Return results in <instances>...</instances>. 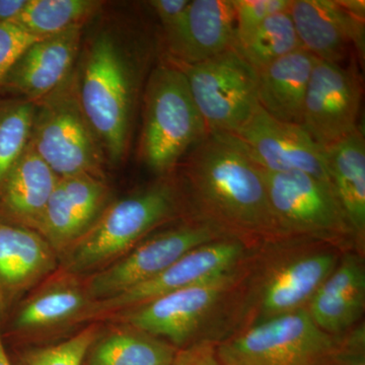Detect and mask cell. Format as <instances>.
Returning <instances> with one entry per match:
<instances>
[{
	"label": "cell",
	"instance_id": "obj_10",
	"mask_svg": "<svg viewBox=\"0 0 365 365\" xmlns=\"http://www.w3.org/2000/svg\"><path fill=\"white\" fill-rule=\"evenodd\" d=\"M362 86L352 67L319 60L307 86L300 126L318 144L328 148L359 128Z\"/></svg>",
	"mask_w": 365,
	"mask_h": 365
},
{
	"label": "cell",
	"instance_id": "obj_13",
	"mask_svg": "<svg viewBox=\"0 0 365 365\" xmlns=\"http://www.w3.org/2000/svg\"><path fill=\"white\" fill-rule=\"evenodd\" d=\"M232 281V271L223 273L126 312L121 321L153 337L165 338L174 345L185 344Z\"/></svg>",
	"mask_w": 365,
	"mask_h": 365
},
{
	"label": "cell",
	"instance_id": "obj_33",
	"mask_svg": "<svg viewBox=\"0 0 365 365\" xmlns=\"http://www.w3.org/2000/svg\"><path fill=\"white\" fill-rule=\"evenodd\" d=\"M173 365H225L212 346L200 343L178 351Z\"/></svg>",
	"mask_w": 365,
	"mask_h": 365
},
{
	"label": "cell",
	"instance_id": "obj_12",
	"mask_svg": "<svg viewBox=\"0 0 365 365\" xmlns=\"http://www.w3.org/2000/svg\"><path fill=\"white\" fill-rule=\"evenodd\" d=\"M262 172L278 227L321 234L350 227L330 185L302 172Z\"/></svg>",
	"mask_w": 365,
	"mask_h": 365
},
{
	"label": "cell",
	"instance_id": "obj_8",
	"mask_svg": "<svg viewBox=\"0 0 365 365\" xmlns=\"http://www.w3.org/2000/svg\"><path fill=\"white\" fill-rule=\"evenodd\" d=\"M242 253L240 242H209L184 255L155 277L108 299L91 302L76 321L116 317L163 295L230 272Z\"/></svg>",
	"mask_w": 365,
	"mask_h": 365
},
{
	"label": "cell",
	"instance_id": "obj_28",
	"mask_svg": "<svg viewBox=\"0 0 365 365\" xmlns=\"http://www.w3.org/2000/svg\"><path fill=\"white\" fill-rule=\"evenodd\" d=\"M34 115L35 103L31 101L0 100V185L28 145Z\"/></svg>",
	"mask_w": 365,
	"mask_h": 365
},
{
	"label": "cell",
	"instance_id": "obj_34",
	"mask_svg": "<svg viewBox=\"0 0 365 365\" xmlns=\"http://www.w3.org/2000/svg\"><path fill=\"white\" fill-rule=\"evenodd\" d=\"M190 0H153L150 6L153 7L162 24L163 32L170 30L179 23L184 16Z\"/></svg>",
	"mask_w": 365,
	"mask_h": 365
},
{
	"label": "cell",
	"instance_id": "obj_32",
	"mask_svg": "<svg viewBox=\"0 0 365 365\" xmlns=\"http://www.w3.org/2000/svg\"><path fill=\"white\" fill-rule=\"evenodd\" d=\"M364 342V330L359 329L336 347L331 365H365Z\"/></svg>",
	"mask_w": 365,
	"mask_h": 365
},
{
	"label": "cell",
	"instance_id": "obj_27",
	"mask_svg": "<svg viewBox=\"0 0 365 365\" xmlns=\"http://www.w3.org/2000/svg\"><path fill=\"white\" fill-rule=\"evenodd\" d=\"M237 48L257 71L281 57L302 49L289 9L269 16L251 39Z\"/></svg>",
	"mask_w": 365,
	"mask_h": 365
},
{
	"label": "cell",
	"instance_id": "obj_22",
	"mask_svg": "<svg viewBox=\"0 0 365 365\" xmlns=\"http://www.w3.org/2000/svg\"><path fill=\"white\" fill-rule=\"evenodd\" d=\"M327 174L350 227L365 228V139L359 128L323 148Z\"/></svg>",
	"mask_w": 365,
	"mask_h": 365
},
{
	"label": "cell",
	"instance_id": "obj_11",
	"mask_svg": "<svg viewBox=\"0 0 365 365\" xmlns=\"http://www.w3.org/2000/svg\"><path fill=\"white\" fill-rule=\"evenodd\" d=\"M232 135L261 169L306 173L331 186L323 150L300 125L278 121L259 106Z\"/></svg>",
	"mask_w": 365,
	"mask_h": 365
},
{
	"label": "cell",
	"instance_id": "obj_25",
	"mask_svg": "<svg viewBox=\"0 0 365 365\" xmlns=\"http://www.w3.org/2000/svg\"><path fill=\"white\" fill-rule=\"evenodd\" d=\"M90 302L85 288L58 283L28 300L14 319V326L18 330L33 331L76 321Z\"/></svg>",
	"mask_w": 365,
	"mask_h": 365
},
{
	"label": "cell",
	"instance_id": "obj_36",
	"mask_svg": "<svg viewBox=\"0 0 365 365\" xmlns=\"http://www.w3.org/2000/svg\"><path fill=\"white\" fill-rule=\"evenodd\" d=\"M339 2L348 13L353 14L356 18L364 20L365 2L364 0H339Z\"/></svg>",
	"mask_w": 365,
	"mask_h": 365
},
{
	"label": "cell",
	"instance_id": "obj_35",
	"mask_svg": "<svg viewBox=\"0 0 365 365\" xmlns=\"http://www.w3.org/2000/svg\"><path fill=\"white\" fill-rule=\"evenodd\" d=\"M28 0H0V23L14 21Z\"/></svg>",
	"mask_w": 365,
	"mask_h": 365
},
{
	"label": "cell",
	"instance_id": "obj_4",
	"mask_svg": "<svg viewBox=\"0 0 365 365\" xmlns=\"http://www.w3.org/2000/svg\"><path fill=\"white\" fill-rule=\"evenodd\" d=\"M208 131L181 69L168 60L151 71L144 91L140 158L169 174Z\"/></svg>",
	"mask_w": 365,
	"mask_h": 365
},
{
	"label": "cell",
	"instance_id": "obj_1",
	"mask_svg": "<svg viewBox=\"0 0 365 365\" xmlns=\"http://www.w3.org/2000/svg\"><path fill=\"white\" fill-rule=\"evenodd\" d=\"M184 158L185 181L209 220L240 230L278 227L263 172L232 134L208 133Z\"/></svg>",
	"mask_w": 365,
	"mask_h": 365
},
{
	"label": "cell",
	"instance_id": "obj_5",
	"mask_svg": "<svg viewBox=\"0 0 365 365\" xmlns=\"http://www.w3.org/2000/svg\"><path fill=\"white\" fill-rule=\"evenodd\" d=\"M29 145L58 178L91 175L105 180L107 160L79 105L74 73L35 103Z\"/></svg>",
	"mask_w": 365,
	"mask_h": 365
},
{
	"label": "cell",
	"instance_id": "obj_19",
	"mask_svg": "<svg viewBox=\"0 0 365 365\" xmlns=\"http://www.w3.org/2000/svg\"><path fill=\"white\" fill-rule=\"evenodd\" d=\"M58 180L28 143L0 185V220L38 232Z\"/></svg>",
	"mask_w": 365,
	"mask_h": 365
},
{
	"label": "cell",
	"instance_id": "obj_2",
	"mask_svg": "<svg viewBox=\"0 0 365 365\" xmlns=\"http://www.w3.org/2000/svg\"><path fill=\"white\" fill-rule=\"evenodd\" d=\"M116 36L97 34L76 76L79 105L110 163L128 150L139 68L135 56Z\"/></svg>",
	"mask_w": 365,
	"mask_h": 365
},
{
	"label": "cell",
	"instance_id": "obj_24",
	"mask_svg": "<svg viewBox=\"0 0 365 365\" xmlns=\"http://www.w3.org/2000/svg\"><path fill=\"white\" fill-rule=\"evenodd\" d=\"M178 350L136 329H120L91 350L88 365H173Z\"/></svg>",
	"mask_w": 365,
	"mask_h": 365
},
{
	"label": "cell",
	"instance_id": "obj_9",
	"mask_svg": "<svg viewBox=\"0 0 365 365\" xmlns=\"http://www.w3.org/2000/svg\"><path fill=\"white\" fill-rule=\"evenodd\" d=\"M210 225H191L163 232L91 276L85 292L91 302L108 299L155 277L192 250L212 242Z\"/></svg>",
	"mask_w": 365,
	"mask_h": 365
},
{
	"label": "cell",
	"instance_id": "obj_6",
	"mask_svg": "<svg viewBox=\"0 0 365 365\" xmlns=\"http://www.w3.org/2000/svg\"><path fill=\"white\" fill-rule=\"evenodd\" d=\"M336 347L332 336L299 309L225 341L216 354L225 365H331Z\"/></svg>",
	"mask_w": 365,
	"mask_h": 365
},
{
	"label": "cell",
	"instance_id": "obj_18",
	"mask_svg": "<svg viewBox=\"0 0 365 365\" xmlns=\"http://www.w3.org/2000/svg\"><path fill=\"white\" fill-rule=\"evenodd\" d=\"M56 266V253L35 230L0 220V312Z\"/></svg>",
	"mask_w": 365,
	"mask_h": 365
},
{
	"label": "cell",
	"instance_id": "obj_30",
	"mask_svg": "<svg viewBox=\"0 0 365 365\" xmlns=\"http://www.w3.org/2000/svg\"><path fill=\"white\" fill-rule=\"evenodd\" d=\"M237 47L246 44L269 16L289 9L292 0H232Z\"/></svg>",
	"mask_w": 365,
	"mask_h": 365
},
{
	"label": "cell",
	"instance_id": "obj_37",
	"mask_svg": "<svg viewBox=\"0 0 365 365\" xmlns=\"http://www.w3.org/2000/svg\"><path fill=\"white\" fill-rule=\"evenodd\" d=\"M0 365H11L9 357H7L6 349H4V343H2L1 340V335H0Z\"/></svg>",
	"mask_w": 365,
	"mask_h": 365
},
{
	"label": "cell",
	"instance_id": "obj_31",
	"mask_svg": "<svg viewBox=\"0 0 365 365\" xmlns=\"http://www.w3.org/2000/svg\"><path fill=\"white\" fill-rule=\"evenodd\" d=\"M39 40L13 21L0 23V83L26 48Z\"/></svg>",
	"mask_w": 365,
	"mask_h": 365
},
{
	"label": "cell",
	"instance_id": "obj_7",
	"mask_svg": "<svg viewBox=\"0 0 365 365\" xmlns=\"http://www.w3.org/2000/svg\"><path fill=\"white\" fill-rule=\"evenodd\" d=\"M174 63L186 76L208 133L234 134L259 107L258 71L237 45L200 63Z\"/></svg>",
	"mask_w": 365,
	"mask_h": 365
},
{
	"label": "cell",
	"instance_id": "obj_14",
	"mask_svg": "<svg viewBox=\"0 0 365 365\" xmlns=\"http://www.w3.org/2000/svg\"><path fill=\"white\" fill-rule=\"evenodd\" d=\"M105 180L91 175L59 178L38 228L55 253L61 255L98 220L108 203Z\"/></svg>",
	"mask_w": 365,
	"mask_h": 365
},
{
	"label": "cell",
	"instance_id": "obj_26",
	"mask_svg": "<svg viewBox=\"0 0 365 365\" xmlns=\"http://www.w3.org/2000/svg\"><path fill=\"white\" fill-rule=\"evenodd\" d=\"M102 4L96 0H28L13 23L42 39L85 26Z\"/></svg>",
	"mask_w": 365,
	"mask_h": 365
},
{
	"label": "cell",
	"instance_id": "obj_29",
	"mask_svg": "<svg viewBox=\"0 0 365 365\" xmlns=\"http://www.w3.org/2000/svg\"><path fill=\"white\" fill-rule=\"evenodd\" d=\"M97 337V327L91 325L59 344L26 352L21 365H81Z\"/></svg>",
	"mask_w": 365,
	"mask_h": 365
},
{
	"label": "cell",
	"instance_id": "obj_3",
	"mask_svg": "<svg viewBox=\"0 0 365 365\" xmlns=\"http://www.w3.org/2000/svg\"><path fill=\"white\" fill-rule=\"evenodd\" d=\"M175 185L163 181L106 206L98 220L61 254L69 275L103 269L128 253L150 230L179 210Z\"/></svg>",
	"mask_w": 365,
	"mask_h": 365
},
{
	"label": "cell",
	"instance_id": "obj_23",
	"mask_svg": "<svg viewBox=\"0 0 365 365\" xmlns=\"http://www.w3.org/2000/svg\"><path fill=\"white\" fill-rule=\"evenodd\" d=\"M335 266V258L330 254L313 255L289 264L266 287L262 302L264 313L272 318L302 309L300 307L312 299Z\"/></svg>",
	"mask_w": 365,
	"mask_h": 365
},
{
	"label": "cell",
	"instance_id": "obj_17",
	"mask_svg": "<svg viewBox=\"0 0 365 365\" xmlns=\"http://www.w3.org/2000/svg\"><path fill=\"white\" fill-rule=\"evenodd\" d=\"M83 26L43 38L26 48L0 85L37 103L58 88L73 73Z\"/></svg>",
	"mask_w": 365,
	"mask_h": 365
},
{
	"label": "cell",
	"instance_id": "obj_15",
	"mask_svg": "<svg viewBox=\"0 0 365 365\" xmlns=\"http://www.w3.org/2000/svg\"><path fill=\"white\" fill-rule=\"evenodd\" d=\"M289 14L302 49L316 58L341 64L352 46L364 60V20L339 0H292Z\"/></svg>",
	"mask_w": 365,
	"mask_h": 365
},
{
	"label": "cell",
	"instance_id": "obj_20",
	"mask_svg": "<svg viewBox=\"0 0 365 365\" xmlns=\"http://www.w3.org/2000/svg\"><path fill=\"white\" fill-rule=\"evenodd\" d=\"M318 58L299 49L258 71L259 106L278 121L302 124L307 86Z\"/></svg>",
	"mask_w": 365,
	"mask_h": 365
},
{
	"label": "cell",
	"instance_id": "obj_21",
	"mask_svg": "<svg viewBox=\"0 0 365 365\" xmlns=\"http://www.w3.org/2000/svg\"><path fill=\"white\" fill-rule=\"evenodd\" d=\"M365 302V273L359 259L346 257L312 297L309 314L328 334L342 332L361 316Z\"/></svg>",
	"mask_w": 365,
	"mask_h": 365
},
{
	"label": "cell",
	"instance_id": "obj_16",
	"mask_svg": "<svg viewBox=\"0 0 365 365\" xmlns=\"http://www.w3.org/2000/svg\"><path fill=\"white\" fill-rule=\"evenodd\" d=\"M170 60L200 63L237 45L232 0H192L174 28L165 32Z\"/></svg>",
	"mask_w": 365,
	"mask_h": 365
}]
</instances>
